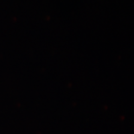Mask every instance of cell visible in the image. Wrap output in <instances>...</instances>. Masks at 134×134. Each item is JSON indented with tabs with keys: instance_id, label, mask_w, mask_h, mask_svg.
Returning a JSON list of instances; mask_svg holds the SVG:
<instances>
[]
</instances>
